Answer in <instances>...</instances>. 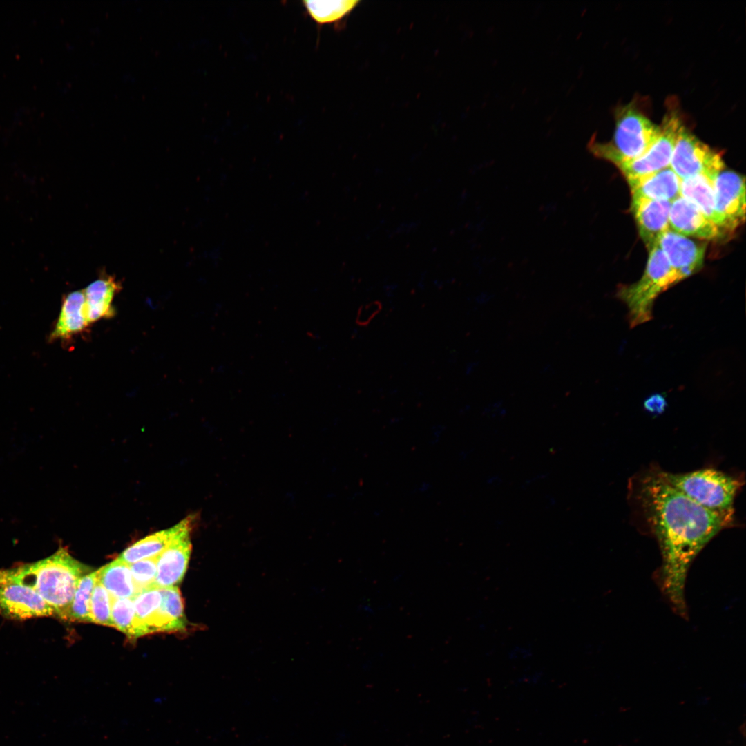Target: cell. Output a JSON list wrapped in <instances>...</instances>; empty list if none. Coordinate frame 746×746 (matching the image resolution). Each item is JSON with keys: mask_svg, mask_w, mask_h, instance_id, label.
Instances as JSON below:
<instances>
[{"mask_svg": "<svg viewBox=\"0 0 746 746\" xmlns=\"http://www.w3.org/2000/svg\"><path fill=\"white\" fill-rule=\"evenodd\" d=\"M158 555L130 564L133 583L137 594L144 590L155 588Z\"/></svg>", "mask_w": 746, "mask_h": 746, "instance_id": "26", "label": "cell"}, {"mask_svg": "<svg viewBox=\"0 0 746 746\" xmlns=\"http://www.w3.org/2000/svg\"><path fill=\"white\" fill-rule=\"evenodd\" d=\"M84 304L83 290L66 295L54 328L48 336L49 341H70L88 329L90 324L86 316Z\"/></svg>", "mask_w": 746, "mask_h": 746, "instance_id": "15", "label": "cell"}, {"mask_svg": "<svg viewBox=\"0 0 746 746\" xmlns=\"http://www.w3.org/2000/svg\"><path fill=\"white\" fill-rule=\"evenodd\" d=\"M90 617L92 623L114 627L111 619V597L98 580L91 595Z\"/></svg>", "mask_w": 746, "mask_h": 746, "instance_id": "24", "label": "cell"}, {"mask_svg": "<svg viewBox=\"0 0 746 746\" xmlns=\"http://www.w3.org/2000/svg\"><path fill=\"white\" fill-rule=\"evenodd\" d=\"M121 288V283L115 277L107 275L92 282L83 290L85 312L90 325L115 315L113 300Z\"/></svg>", "mask_w": 746, "mask_h": 746, "instance_id": "16", "label": "cell"}, {"mask_svg": "<svg viewBox=\"0 0 746 746\" xmlns=\"http://www.w3.org/2000/svg\"><path fill=\"white\" fill-rule=\"evenodd\" d=\"M627 180L632 198L672 202L680 195L682 180L670 166Z\"/></svg>", "mask_w": 746, "mask_h": 746, "instance_id": "14", "label": "cell"}, {"mask_svg": "<svg viewBox=\"0 0 746 746\" xmlns=\"http://www.w3.org/2000/svg\"><path fill=\"white\" fill-rule=\"evenodd\" d=\"M671 202L632 198L633 213L640 237L649 250L656 245L660 236L669 227Z\"/></svg>", "mask_w": 746, "mask_h": 746, "instance_id": "13", "label": "cell"}, {"mask_svg": "<svg viewBox=\"0 0 746 746\" xmlns=\"http://www.w3.org/2000/svg\"><path fill=\"white\" fill-rule=\"evenodd\" d=\"M304 6L311 18L318 24L342 25L345 19L360 3L355 0L304 1Z\"/></svg>", "mask_w": 746, "mask_h": 746, "instance_id": "21", "label": "cell"}, {"mask_svg": "<svg viewBox=\"0 0 746 746\" xmlns=\"http://www.w3.org/2000/svg\"><path fill=\"white\" fill-rule=\"evenodd\" d=\"M713 186L716 211L722 227L725 232L734 231L745 221V178L733 171H722Z\"/></svg>", "mask_w": 746, "mask_h": 746, "instance_id": "9", "label": "cell"}, {"mask_svg": "<svg viewBox=\"0 0 746 746\" xmlns=\"http://www.w3.org/2000/svg\"><path fill=\"white\" fill-rule=\"evenodd\" d=\"M628 500L635 524L657 541L662 555L660 584L674 611L685 618V588L694 560L734 515L707 510L667 482L658 466L631 477Z\"/></svg>", "mask_w": 746, "mask_h": 746, "instance_id": "1", "label": "cell"}, {"mask_svg": "<svg viewBox=\"0 0 746 746\" xmlns=\"http://www.w3.org/2000/svg\"><path fill=\"white\" fill-rule=\"evenodd\" d=\"M681 179L704 175L714 182L723 171L721 155L697 138L683 126L677 139L670 165Z\"/></svg>", "mask_w": 746, "mask_h": 746, "instance_id": "6", "label": "cell"}, {"mask_svg": "<svg viewBox=\"0 0 746 746\" xmlns=\"http://www.w3.org/2000/svg\"><path fill=\"white\" fill-rule=\"evenodd\" d=\"M683 126L677 110H668L660 125V134L650 148L640 157L616 166L626 179L649 174L669 167L677 139Z\"/></svg>", "mask_w": 746, "mask_h": 746, "instance_id": "7", "label": "cell"}, {"mask_svg": "<svg viewBox=\"0 0 746 746\" xmlns=\"http://www.w3.org/2000/svg\"><path fill=\"white\" fill-rule=\"evenodd\" d=\"M669 227L684 236L713 240L725 231L681 195L671 202Z\"/></svg>", "mask_w": 746, "mask_h": 746, "instance_id": "12", "label": "cell"}, {"mask_svg": "<svg viewBox=\"0 0 746 746\" xmlns=\"http://www.w3.org/2000/svg\"><path fill=\"white\" fill-rule=\"evenodd\" d=\"M133 638L157 632L162 595L160 588L144 590L133 599Z\"/></svg>", "mask_w": 746, "mask_h": 746, "instance_id": "18", "label": "cell"}, {"mask_svg": "<svg viewBox=\"0 0 746 746\" xmlns=\"http://www.w3.org/2000/svg\"><path fill=\"white\" fill-rule=\"evenodd\" d=\"M0 615L13 620L55 617L53 609L11 568L0 569Z\"/></svg>", "mask_w": 746, "mask_h": 746, "instance_id": "8", "label": "cell"}, {"mask_svg": "<svg viewBox=\"0 0 746 746\" xmlns=\"http://www.w3.org/2000/svg\"><path fill=\"white\" fill-rule=\"evenodd\" d=\"M192 525L186 527L158 555L155 588L175 587L183 580L191 553Z\"/></svg>", "mask_w": 746, "mask_h": 746, "instance_id": "11", "label": "cell"}, {"mask_svg": "<svg viewBox=\"0 0 746 746\" xmlns=\"http://www.w3.org/2000/svg\"><path fill=\"white\" fill-rule=\"evenodd\" d=\"M10 568L53 609L56 618L64 620H68L79 582L89 571L63 547L46 558Z\"/></svg>", "mask_w": 746, "mask_h": 746, "instance_id": "2", "label": "cell"}, {"mask_svg": "<svg viewBox=\"0 0 746 746\" xmlns=\"http://www.w3.org/2000/svg\"><path fill=\"white\" fill-rule=\"evenodd\" d=\"M666 403V401L662 396L656 394L646 399L644 406L649 412L653 414H658L663 412Z\"/></svg>", "mask_w": 746, "mask_h": 746, "instance_id": "28", "label": "cell"}, {"mask_svg": "<svg viewBox=\"0 0 746 746\" xmlns=\"http://www.w3.org/2000/svg\"><path fill=\"white\" fill-rule=\"evenodd\" d=\"M713 183L704 175L683 179L681 181L680 195L723 230L720 218L716 211Z\"/></svg>", "mask_w": 746, "mask_h": 746, "instance_id": "19", "label": "cell"}, {"mask_svg": "<svg viewBox=\"0 0 746 746\" xmlns=\"http://www.w3.org/2000/svg\"><path fill=\"white\" fill-rule=\"evenodd\" d=\"M97 580V571L84 575L79 580L71 603L68 620L91 622L90 605L92 593Z\"/></svg>", "mask_w": 746, "mask_h": 746, "instance_id": "23", "label": "cell"}, {"mask_svg": "<svg viewBox=\"0 0 746 746\" xmlns=\"http://www.w3.org/2000/svg\"><path fill=\"white\" fill-rule=\"evenodd\" d=\"M673 269L683 280L701 267L705 245L697 243L671 229L664 232L656 244Z\"/></svg>", "mask_w": 746, "mask_h": 746, "instance_id": "10", "label": "cell"}, {"mask_svg": "<svg viewBox=\"0 0 746 746\" xmlns=\"http://www.w3.org/2000/svg\"><path fill=\"white\" fill-rule=\"evenodd\" d=\"M656 245L649 250L646 269L637 282L619 287L617 296L627 307L630 326L652 318L653 305L662 292L681 281Z\"/></svg>", "mask_w": 746, "mask_h": 746, "instance_id": "5", "label": "cell"}, {"mask_svg": "<svg viewBox=\"0 0 746 746\" xmlns=\"http://www.w3.org/2000/svg\"><path fill=\"white\" fill-rule=\"evenodd\" d=\"M381 308L382 305L379 301L361 305L357 312L356 323L360 326H367L381 312Z\"/></svg>", "mask_w": 746, "mask_h": 746, "instance_id": "27", "label": "cell"}, {"mask_svg": "<svg viewBox=\"0 0 746 746\" xmlns=\"http://www.w3.org/2000/svg\"><path fill=\"white\" fill-rule=\"evenodd\" d=\"M97 580L112 597L133 599L137 595L130 564L118 557L97 571Z\"/></svg>", "mask_w": 746, "mask_h": 746, "instance_id": "20", "label": "cell"}, {"mask_svg": "<svg viewBox=\"0 0 746 746\" xmlns=\"http://www.w3.org/2000/svg\"><path fill=\"white\" fill-rule=\"evenodd\" d=\"M134 615L133 599L111 597V619L113 626L132 638H133Z\"/></svg>", "mask_w": 746, "mask_h": 746, "instance_id": "25", "label": "cell"}, {"mask_svg": "<svg viewBox=\"0 0 746 746\" xmlns=\"http://www.w3.org/2000/svg\"><path fill=\"white\" fill-rule=\"evenodd\" d=\"M193 521L192 517H188L169 528L146 536L125 549L118 558L131 564L157 556Z\"/></svg>", "mask_w": 746, "mask_h": 746, "instance_id": "17", "label": "cell"}, {"mask_svg": "<svg viewBox=\"0 0 746 746\" xmlns=\"http://www.w3.org/2000/svg\"><path fill=\"white\" fill-rule=\"evenodd\" d=\"M510 654L512 655L510 656L511 658H526L524 654L527 656L530 654V651L523 648H515L512 652H510Z\"/></svg>", "mask_w": 746, "mask_h": 746, "instance_id": "29", "label": "cell"}, {"mask_svg": "<svg viewBox=\"0 0 746 746\" xmlns=\"http://www.w3.org/2000/svg\"><path fill=\"white\" fill-rule=\"evenodd\" d=\"M612 140L602 143L592 137L588 149L597 157L615 166L642 155L657 140L660 125L653 123L641 111L627 105L615 111Z\"/></svg>", "mask_w": 746, "mask_h": 746, "instance_id": "3", "label": "cell"}, {"mask_svg": "<svg viewBox=\"0 0 746 746\" xmlns=\"http://www.w3.org/2000/svg\"><path fill=\"white\" fill-rule=\"evenodd\" d=\"M162 595V631H178L186 629L187 620L184 611L181 593L177 586L161 588Z\"/></svg>", "mask_w": 746, "mask_h": 746, "instance_id": "22", "label": "cell"}, {"mask_svg": "<svg viewBox=\"0 0 746 746\" xmlns=\"http://www.w3.org/2000/svg\"><path fill=\"white\" fill-rule=\"evenodd\" d=\"M670 485L691 500L711 511L734 515L735 499L744 479L714 468L673 473L659 468Z\"/></svg>", "mask_w": 746, "mask_h": 746, "instance_id": "4", "label": "cell"}]
</instances>
